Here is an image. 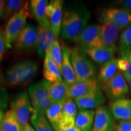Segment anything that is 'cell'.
Listing matches in <instances>:
<instances>
[{"mask_svg":"<svg viewBox=\"0 0 131 131\" xmlns=\"http://www.w3.org/2000/svg\"><path fill=\"white\" fill-rule=\"evenodd\" d=\"M91 12L86 7H74L63 10L61 35L63 39L72 41L86 28Z\"/></svg>","mask_w":131,"mask_h":131,"instance_id":"1","label":"cell"},{"mask_svg":"<svg viewBox=\"0 0 131 131\" xmlns=\"http://www.w3.org/2000/svg\"><path fill=\"white\" fill-rule=\"evenodd\" d=\"M39 66L32 60H24L11 66L6 70L5 79L11 87L28 84L37 76Z\"/></svg>","mask_w":131,"mask_h":131,"instance_id":"2","label":"cell"},{"mask_svg":"<svg viewBox=\"0 0 131 131\" xmlns=\"http://www.w3.org/2000/svg\"><path fill=\"white\" fill-rule=\"evenodd\" d=\"M70 60L77 81L96 78V67L83 50L77 47L70 49Z\"/></svg>","mask_w":131,"mask_h":131,"instance_id":"3","label":"cell"},{"mask_svg":"<svg viewBox=\"0 0 131 131\" xmlns=\"http://www.w3.org/2000/svg\"><path fill=\"white\" fill-rule=\"evenodd\" d=\"M30 14L29 3L27 2L19 12L13 15L8 19L4 30L6 47L11 49L20 33L27 25V19Z\"/></svg>","mask_w":131,"mask_h":131,"instance_id":"4","label":"cell"},{"mask_svg":"<svg viewBox=\"0 0 131 131\" xmlns=\"http://www.w3.org/2000/svg\"><path fill=\"white\" fill-rule=\"evenodd\" d=\"M10 109L23 127L29 124L34 109L31 104L28 94L21 92L14 95L10 100Z\"/></svg>","mask_w":131,"mask_h":131,"instance_id":"5","label":"cell"},{"mask_svg":"<svg viewBox=\"0 0 131 131\" xmlns=\"http://www.w3.org/2000/svg\"><path fill=\"white\" fill-rule=\"evenodd\" d=\"M72 42L83 49L103 47L101 37L100 25L92 24L87 26Z\"/></svg>","mask_w":131,"mask_h":131,"instance_id":"6","label":"cell"},{"mask_svg":"<svg viewBox=\"0 0 131 131\" xmlns=\"http://www.w3.org/2000/svg\"><path fill=\"white\" fill-rule=\"evenodd\" d=\"M27 94L34 111L45 115L52 103L41 83H35L31 84L28 88Z\"/></svg>","mask_w":131,"mask_h":131,"instance_id":"7","label":"cell"},{"mask_svg":"<svg viewBox=\"0 0 131 131\" xmlns=\"http://www.w3.org/2000/svg\"><path fill=\"white\" fill-rule=\"evenodd\" d=\"M101 87L111 101L124 98L130 90L126 80L120 72Z\"/></svg>","mask_w":131,"mask_h":131,"instance_id":"8","label":"cell"},{"mask_svg":"<svg viewBox=\"0 0 131 131\" xmlns=\"http://www.w3.org/2000/svg\"><path fill=\"white\" fill-rule=\"evenodd\" d=\"M38 34V26L32 23L27 24L15 41V48L19 51H28L36 49Z\"/></svg>","mask_w":131,"mask_h":131,"instance_id":"9","label":"cell"},{"mask_svg":"<svg viewBox=\"0 0 131 131\" xmlns=\"http://www.w3.org/2000/svg\"><path fill=\"white\" fill-rule=\"evenodd\" d=\"M101 37L103 47L117 50V43L118 41V27L112 21L101 16Z\"/></svg>","mask_w":131,"mask_h":131,"instance_id":"10","label":"cell"},{"mask_svg":"<svg viewBox=\"0 0 131 131\" xmlns=\"http://www.w3.org/2000/svg\"><path fill=\"white\" fill-rule=\"evenodd\" d=\"M115 126V118L109 107L101 106L97 108L91 131H114Z\"/></svg>","mask_w":131,"mask_h":131,"instance_id":"11","label":"cell"},{"mask_svg":"<svg viewBox=\"0 0 131 131\" xmlns=\"http://www.w3.org/2000/svg\"><path fill=\"white\" fill-rule=\"evenodd\" d=\"M101 17L114 23L120 31L131 26V12L124 9L107 8L103 11Z\"/></svg>","mask_w":131,"mask_h":131,"instance_id":"12","label":"cell"},{"mask_svg":"<svg viewBox=\"0 0 131 131\" xmlns=\"http://www.w3.org/2000/svg\"><path fill=\"white\" fill-rule=\"evenodd\" d=\"M37 44L36 49L40 58L45 57L46 52L50 50L55 39L57 38L52 31L50 24L47 26L38 25Z\"/></svg>","mask_w":131,"mask_h":131,"instance_id":"13","label":"cell"},{"mask_svg":"<svg viewBox=\"0 0 131 131\" xmlns=\"http://www.w3.org/2000/svg\"><path fill=\"white\" fill-rule=\"evenodd\" d=\"M100 89H101V86L96 78L86 81H77L69 87L68 96L75 100Z\"/></svg>","mask_w":131,"mask_h":131,"instance_id":"14","label":"cell"},{"mask_svg":"<svg viewBox=\"0 0 131 131\" xmlns=\"http://www.w3.org/2000/svg\"><path fill=\"white\" fill-rule=\"evenodd\" d=\"M106 100L101 89L74 100L79 110H94L103 106Z\"/></svg>","mask_w":131,"mask_h":131,"instance_id":"15","label":"cell"},{"mask_svg":"<svg viewBox=\"0 0 131 131\" xmlns=\"http://www.w3.org/2000/svg\"><path fill=\"white\" fill-rule=\"evenodd\" d=\"M41 84L44 87L52 103L58 102L68 98L69 86L63 80L51 83L42 80Z\"/></svg>","mask_w":131,"mask_h":131,"instance_id":"16","label":"cell"},{"mask_svg":"<svg viewBox=\"0 0 131 131\" xmlns=\"http://www.w3.org/2000/svg\"><path fill=\"white\" fill-rule=\"evenodd\" d=\"M109 107L117 120H131V99L123 98L111 101Z\"/></svg>","mask_w":131,"mask_h":131,"instance_id":"17","label":"cell"},{"mask_svg":"<svg viewBox=\"0 0 131 131\" xmlns=\"http://www.w3.org/2000/svg\"><path fill=\"white\" fill-rule=\"evenodd\" d=\"M63 62L61 69L62 79L69 87L77 82L76 74L70 60V49L66 46L63 45Z\"/></svg>","mask_w":131,"mask_h":131,"instance_id":"18","label":"cell"},{"mask_svg":"<svg viewBox=\"0 0 131 131\" xmlns=\"http://www.w3.org/2000/svg\"><path fill=\"white\" fill-rule=\"evenodd\" d=\"M43 75L45 80L51 83L63 80L61 70L52 58L50 50H47L45 55Z\"/></svg>","mask_w":131,"mask_h":131,"instance_id":"19","label":"cell"},{"mask_svg":"<svg viewBox=\"0 0 131 131\" xmlns=\"http://www.w3.org/2000/svg\"><path fill=\"white\" fill-rule=\"evenodd\" d=\"M83 50L87 56L91 58L94 63L101 66L114 58L115 53L116 52L114 49L106 47L83 49Z\"/></svg>","mask_w":131,"mask_h":131,"instance_id":"20","label":"cell"},{"mask_svg":"<svg viewBox=\"0 0 131 131\" xmlns=\"http://www.w3.org/2000/svg\"><path fill=\"white\" fill-rule=\"evenodd\" d=\"M47 4L48 1L46 0H32L29 3L30 12L39 25L47 26L50 24V21L46 18L45 14Z\"/></svg>","mask_w":131,"mask_h":131,"instance_id":"21","label":"cell"},{"mask_svg":"<svg viewBox=\"0 0 131 131\" xmlns=\"http://www.w3.org/2000/svg\"><path fill=\"white\" fill-rule=\"evenodd\" d=\"M117 59L113 58L101 66L96 78L100 86L107 83L118 73Z\"/></svg>","mask_w":131,"mask_h":131,"instance_id":"22","label":"cell"},{"mask_svg":"<svg viewBox=\"0 0 131 131\" xmlns=\"http://www.w3.org/2000/svg\"><path fill=\"white\" fill-rule=\"evenodd\" d=\"M66 98L58 102L52 103L45 113L46 117L51 124L54 131H57L58 129L59 123L63 117L62 111L63 105Z\"/></svg>","mask_w":131,"mask_h":131,"instance_id":"23","label":"cell"},{"mask_svg":"<svg viewBox=\"0 0 131 131\" xmlns=\"http://www.w3.org/2000/svg\"><path fill=\"white\" fill-rule=\"evenodd\" d=\"M95 115V111L94 110H79L75 118V126L82 131H91Z\"/></svg>","mask_w":131,"mask_h":131,"instance_id":"24","label":"cell"},{"mask_svg":"<svg viewBox=\"0 0 131 131\" xmlns=\"http://www.w3.org/2000/svg\"><path fill=\"white\" fill-rule=\"evenodd\" d=\"M63 1L56 0L55 12L50 19V24L52 31L57 38L61 32L62 20L63 15Z\"/></svg>","mask_w":131,"mask_h":131,"instance_id":"25","label":"cell"},{"mask_svg":"<svg viewBox=\"0 0 131 131\" xmlns=\"http://www.w3.org/2000/svg\"><path fill=\"white\" fill-rule=\"evenodd\" d=\"M1 131H23L14 112L10 109L4 113L1 122Z\"/></svg>","mask_w":131,"mask_h":131,"instance_id":"26","label":"cell"},{"mask_svg":"<svg viewBox=\"0 0 131 131\" xmlns=\"http://www.w3.org/2000/svg\"><path fill=\"white\" fill-rule=\"evenodd\" d=\"M131 52V26L123 30L118 38V55L124 58Z\"/></svg>","mask_w":131,"mask_h":131,"instance_id":"27","label":"cell"},{"mask_svg":"<svg viewBox=\"0 0 131 131\" xmlns=\"http://www.w3.org/2000/svg\"><path fill=\"white\" fill-rule=\"evenodd\" d=\"M30 120L35 131H54L45 114H40L34 111Z\"/></svg>","mask_w":131,"mask_h":131,"instance_id":"28","label":"cell"},{"mask_svg":"<svg viewBox=\"0 0 131 131\" xmlns=\"http://www.w3.org/2000/svg\"><path fill=\"white\" fill-rule=\"evenodd\" d=\"M27 1L23 0H7L6 1L4 15L3 19L10 18L13 15L21 10Z\"/></svg>","mask_w":131,"mask_h":131,"instance_id":"29","label":"cell"},{"mask_svg":"<svg viewBox=\"0 0 131 131\" xmlns=\"http://www.w3.org/2000/svg\"><path fill=\"white\" fill-rule=\"evenodd\" d=\"M77 113V106L74 100L68 97L63 105V111H62L63 117L70 118L75 120Z\"/></svg>","mask_w":131,"mask_h":131,"instance_id":"30","label":"cell"},{"mask_svg":"<svg viewBox=\"0 0 131 131\" xmlns=\"http://www.w3.org/2000/svg\"><path fill=\"white\" fill-rule=\"evenodd\" d=\"M50 52L54 61L57 63L59 68L61 70L62 62H63V50H62V48L58 38L55 39L51 49H50Z\"/></svg>","mask_w":131,"mask_h":131,"instance_id":"31","label":"cell"},{"mask_svg":"<svg viewBox=\"0 0 131 131\" xmlns=\"http://www.w3.org/2000/svg\"><path fill=\"white\" fill-rule=\"evenodd\" d=\"M9 92L6 87L0 86V111L6 110L9 103Z\"/></svg>","mask_w":131,"mask_h":131,"instance_id":"32","label":"cell"},{"mask_svg":"<svg viewBox=\"0 0 131 131\" xmlns=\"http://www.w3.org/2000/svg\"><path fill=\"white\" fill-rule=\"evenodd\" d=\"M114 131H131V120H120L115 124Z\"/></svg>","mask_w":131,"mask_h":131,"instance_id":"33","label":"cell"},{"mask_svg":"<svg viewBox=\"0 0 131 131\" xmlns=\"http://www.w3.org/2000/svg\"><path fill=\"white\" fill-rule=\"evenodd\" d=\"M6 41H5L4 38V30L0 28V61L3 60L5 52H6Z\"/></svg>","mask_w":131,"mask_h":131,"instance_id":"34","label":"cell"},{"mask_svg":"<svg viewBox=\"0 0 131 131\" xmlns=\"http://www.w3.org/2000/svg\"><path fill=\"white\" fill-rule=\"evenodd\" d=\"M55 7H56V0H52L48 3L46 8V16L47 19L50 21V18L53 15L54 12H55Z\"/></svg>","mask_w":131,"mask_h":131,"instance_id":"35","label":"cell"},{"mask_svg":"<svg viewBox=\"0 0 131 131\" xmlns=\"http://www.w3.org/2000/svg\"><path fill=\"white\" fill-rule=\"evenodd\" d=\"M129 67V63L126 58H119L117 59V68L118 70L122 72L123 73L125 72L128 70Z\"/></svg>","mask_w":131,"mask_h":131,"instance_id":"36","label":"cell"},{"mask_svg":"<svg viewBox=\"0 0 131 131\" xmlns=\"http://www.w3.org/2000/svg\"><path fill=\"white\" fill-rule=\"evenodd\" d=\"M124 58H126L129 63V67L128 70L127 71H126L125 72L123 73L125 79L126 80V81H127V80L131 78V52L127 55L126 57H125Z\"/></svg>","mask_w":131,"mask_h":131,"instance_id":"37","label":"cell"},{"mask_svg":"<svg viewBox=\"0 0 131 131\" xmlns=\"http://www.w3.org/2000/svg\"><path fill=\"white\" fill-rule=\"evenodd\" d=\"M5 7H6V1L0 0V19H3V16H4Z\"/></svg>","mask_w":131,"mask_h":131,"instance_id":"38","label":"cell"},{"mask_svg":"<svg viewBox=\"0 0 131 131\" xmlns=\"http://www.w3.org/2000/svg\"><path fill=\"white\" fill-rule=\"evenodd\" d=\"M123 9L127 10H131V0H126L124 1L122 4Z\"/></svg>","mask_w":131,"mask_h":131,"instance_id":"39","label":"cell"},{"mask_svg":"<svg viewBox=\"0 0 131 131\" xmlns=\"http://www.w3.org/2000/svg\"><path fill=\"white\" fill-rule=\"evenodd\" d=\"M57 131H82L81 129H80L78 127L74 125L73 126L68 127L66 129H58Z\"/></svg>","mask_w":131,"mask_h":131,"instance_id":"40","label":"cell"},{"mask_svg":"<svg viewBox=\"0 0 131 131\" xmlns=\"http://www.w3.org/2000/svg\"><path fill=\"white\" fill-rule=\"evenodd\" d=\"M23 131H35V130L30 124H27L23 127Z\"/></svg>","mask_w":131,"mask_h":131,"instance_id":"41","label":"cell"},{"mask_svg":"<svg viewBox=\"0 0 131 131\" xmlns=\"http://www.w3.org/2000/svg\"><path fill=\"white\" fill-rule=\"evenodd\" d=\"M3 115H4V112L3 111H0V131L1 130V122H2V119Z\"/></svg>","mask_w":131,"mask_h":131,"instance_id":"42","label":"cell"},{"mask_svg":"<svg viewBox=\"0 0 131 131\" xmlns=\"http://www.w3.org/2000/svg\"><path fill=\"white\" fill-rule=\"evenodd\" d=\"M3 80H4V77H3V74L1 72V69H0V84H2L3 82Z\"/></svg>","mask_w":131,"mask_h":131,"instance_id":"43","label":"cell"},{"mask_svg":"<svg viewBox=\"0 0 131 131\" xmlns=\"http://www.w3.org/2000/svg\"><path fill=\"white\" fill-rule=\"evenodd\" d=\"M127 83H128V85H129V89L130 90V95H131V78H130V79L127 80Z\"/></svg>","mask_w":131,"mask_h":131,"instance_id":"44","label":"cell"}]
</instances>
